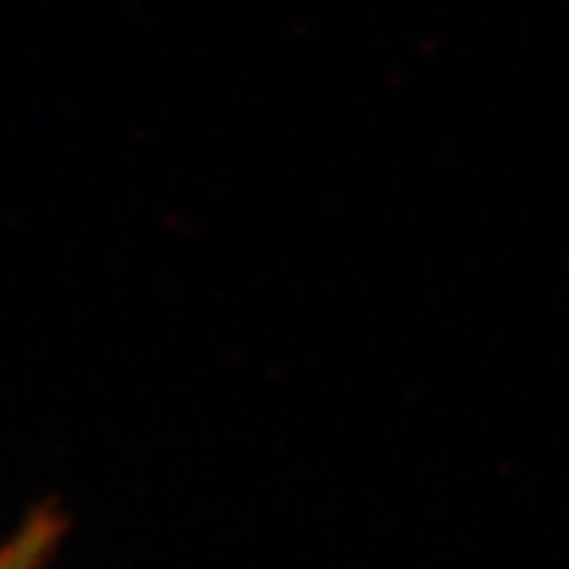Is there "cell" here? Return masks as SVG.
I'll return each instance as SVG.
<instances>
[{
    "label": "cell",
    "instance_id": "1",
    "mask_svg": "<svg viewBox=\"0 0 569 569\" xmlns=\"http://www.w3.org/2000/svg\"><path fill=\"white\" fill-rule=\"evenodd\" d=\"M54 545L58 519L51 512H39L0 548V569H41Z\"/></svg>",
    "mask_w": 569,
    "mask_h": 569
}]
</instances>
